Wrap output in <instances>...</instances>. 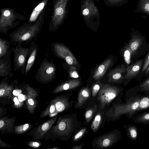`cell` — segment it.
Returning a JSON list of instances; mask_svg holds the SVG:
<instances>
[{
    "mask_svg": "<svg viewBox=\"0 0 149 149\" xmlns=\"http://www.w3.org/2000/svg\"><path fill=\"white\" fill-rule=\"evenodd\" d=\"M141 95L132 88L126 92L125 102H122L121 97H118L112 109V118L116 120L125 115L131 119L138 113Z\"/></svg>",
    "mask_w": 149,
    "mask_h": 149,
    "instance_id": "6da1fadb",
    "label": "cell"
},
{
    "mask_svg": "<svg viewBox=\"0 0 149 149\" xmlns=\"http://www.w3.org/2000/svg\"><path fill=\"white\" fill-rule=\"evenodd\" d=\"M123 89L108 84L103 85L99 91L98 98L100 101L99 109H104L113 100L117 97H121L123 94Z\"/></svg>",
    "mask_w": 149,
    "mask_h": 149,
    "instance_id": "7a4b0ae2",
    "label": "cell"
},
{
    "mask_svg": "<svg viewBox=\"0 0 149 149\" xmlns=\"http://www.w3.org/2000/svg\"><path fill=\"white\" fill-rule=\"evenodd\" d=\"M31 46L29 47H23L22 43H17V45L11 49L14 56V68L15 72L20 71L22 74L25 71L27 58L29 56Z\"/></svg>",
    "mask_w": 149,
    "mask_h": 149,
    "instance_id": "3957f363",
    "label": "cell"
},
{
    "mask_svg": "<svg viewBox=\"0 0 149 149\" xmlns=\"http://www.w3.org/2000/svg\"><path fill=\"white\" fill-rule=\"evenodd\" d=\"M56 68L52 60L44 58L38 69L35 77L39 81L47 83L52 81L56 76Z\"/></svg>",
    "mask_w": 149,
    "mask_h": 149,
    "instance_id": "277c9868",
    "label": "cell"
},
{
    "mask_svg": "<svg viewBox=\"0 0 149 149\" xmlns=\"http://www.w3.org/2000/svg\"><path fill=\"white\" fill-rule=\"evenodd\" d=\"M52 51L54 55L64 59L69 65L78 66V61L70 50L65 45L57 42L52 44Z\"/></svg>",
    "mask_w": 149,
    "mask_h": 149,
    "instance_id": "5b68a950",
    "label": "cell"
},
{
    "mask_svg": "<svg viewBox=\"0 0 149 149\" xmlns=\"http://www.w3.org/2000/svg\"><path fill=\"white\" fill-rule=\"evenodd\" d=\"M73 120L71 117L59 118L56 124L52 128L55 134L60 136H68L73 131Z\"/></svg>",
    "mask_w": 149,
    "mask_h": 149,
    "instance_id": "8992f818",
    "label": "cell"
},
{
    "mask_svg": "<svg viewBox=\"0 0 149 149\" xmlns=\"http://www.w3.org/2000/svg\"><path fill=\"white\" fill-rule=\"evenodd\" d=\"M121 132L118 129L102 135L95 141V144L98 148H105L111 146L118 142L121 137Z\"/></svg>",
    "mask_w": 149,
    "mask_h": 149,
    "instance_id": "52a82bcc",
    "label": "cell"
},
{
    "mask_svg": "<svg viewBox=\"0 0 149 149\" xmlns=\"http://www.w3.org/2000/svg\"><path fill=\"white\" fill-rule=\"evenodd\" d=\"M143 63V59H141L127 67L123 82V86H126L132 79L136 77L141 70Z\"/></svg>",
    "mask_w": 149,
    "mask_h": 149,
    "instance_id": "ba28073f",
    "label": "cell"
},
{
    "mask_svg": "<svg viewBox=\"0 0 149 149\" xmlns=\"http://www.w3.org/2000/svg\"><path fill=\"white\" fill-rule=\"evenodd\" d=\"M127 67L126 64H122L111 70L108 75V81L120 83L123 82Z\"/></svg>",
    "mask_w": 149,
    "mask_h": 149,
    "instance_id": "9c48e42d",
    "label": "cell"
},
{
    "mask_svg": "<svg viewBox=\"0 0 149 149\" xmlns=\"http://www.w3.org/2000/svg\"><path fill=\"white\" fill-rule=\"evenodd\" d=\"M144 42V37L140 34L132 33L131 38L127 45L130 50L133 56L136 55L141 48Z\"/></svg>",
    "mask_w": 149,
    "mask_h": 149,
    "instance_id": "30bf717a",
    "label": "cell"
},
{
    "mask_svg": "<svg viewBox=\"0 0 149 149\" xmlns=\"http://www.w3.org/2000/svg\"><path fill=\"white\" fill-rule=\"evenodd\" d=\"M11 52L0 58V76L13 77L10 55Z\"/></svg>",
    "mask_w": 149,
    "mask_h": 149,
    "instance_id": "8fae6325",
    "label": "cell"
},
{
    "mask_svg": "<svg viewBox=\"0 0 149 149\" xmlns=\"http://www.w3.org/2000/svg\"><path fill=\"white\" fill-rule=\"evenodd\" d=\"M112 64V60L111 58H109L105 61L95 70L93 75V78L95 80L101 79Z\"/></svg>",
    "mask_w": 149,
    "mask_h": 149,
    "instance_id": "7c38bea8",
    "label": "cell"
},
{
    "mask_svg": "<svg viewBox=\"0 0 149 149\" xmlns=\"http://www.w3.org/2000/svg\"><path fill=\"white\" fill-rule=\"evenodd\" d=\"M80 82L77 79L69 80L58 86L53 90V93L76 88L80 84Z\"/></svg>",
    "mask_w": 149,
    "mask_h": 149,
    "instance_id": "4fadbf2b",
    "label": "cell"
},
{
    "mask_svg": "<svg viewBox=\"0 0 149 149\" xmlns=\"http://www.w3.org/2000/svg\"><path fill=\"white\" fill-rule=\"evenodd\" d=\"M57 118V117H55L39 126L35 132V137L36 138H42L54 123Z\"/></svg>",
    "mask_w": 149,
    "mask_h": 149,
    "instance_id": "5bb4252c",
    "label": "cell"
},
{
    "mask_svg": "<svg viewBox=\"0 0 149 149\" xmlns=\"http://www.w3.org/2000/svg\"><path fill=\"white\" fill-rule=\"evenodd\" d=\"M31 48L29 55V57L26 64L25 73L26 74L33 66L35 60L37 51V46L34 42L31 44Z\"/></svg>",
    "mask_w": 149,
    "mask_h": 149,
    "instance_id": "9a60e30c",
    "label": "cell"
},
{
    "mask_svg": "<svg viewBox=\"0 0 149 149\" xmlns=\"http://www.w3.org/2000/svg\"><path fill=\"white\" fill-rule=\"evenodd\" d=\"M90 94V90L88 87L81 89L78 95L76 107H78L82 106L89 98Z\"/></svg>",
    "mask_w": 149,
    "mask_h": 149,
    "instance_id": "2e32d148",
    "label": "cell"
},
{
    "mask_svg": "<svg viewBox=\"0 0 149 149\" xmlns=\"http://www.w3.org/2000/svg\"><path fill=\"white\" fill-rule=\"evenodd\" d=\"M132 122L145 125H149V112L137 113L131 119Z\"/></svg>",
    "mask_w": 149,
    "mask_h": 149,
    "instance_id": "e0dca14e",
    "label": "cell"
},
{
    "mask_svg": "<svg viewBox=\"0 0 149 149\" xmlns=\"http://www.w3.org/2000/svg\"><path fill=\"white\" fill-rule=\"evenodd\" d=\"M8 77H6L2 80L0 84V96L1 97L5 96H10L11 92L13 89L12 85L9 84L7 80Z\"/></svg>",
    "mask_w": 149,
    "mask_h": 149,
    "instance_id": "ac0fdd59",
    "label": "cell"
},
{
    "mask_svg": "<svg viewBox=\"0 0 149 149\" xmlns=\"http://www.w3.org/2000/svg\"><path fill=\"white\" fill-rule=\"evenodd\" d=\"M53 101L55 103L56 109L58 112H62L65 111L69 107L68 101L65 97L57 98Z\"/></svg>",
    "mask_w": 149,
    "mask_h": 149,
    "instance_id": "d6986e66",
    "label": "cell"
},
{
    "mask_svg": "<svg viewBox=\"0 0 149 149\" xmlns=\"http://www.w3.org/2000/svg\"><path fill=\"white\" fill-rule=\"evenodd\" d=\"M123 127L126 129L128 138L133 141L136 140L138 136V131L136 125L132 124H127L124 125Z\"/></svg>",
    "mask_w": 149,
    "mask_h": 149,
    "instance_id": "ffe728a7",
    "label": "cell"
},
{
    "mask_svg": "<svg viewBox=\"0 0 149 149\" xmlns=\"http://www.w3.org/2000/svg\"><path fill=\"white\" fill-rule=\"evenodd\" d=\"M10 43L8 40L0 38V58L11 52Z\"/></svg>",
    "mask_w": 149,
    "mask_h": 149,
    "instance_id": "44dd1931",
    "label": "cell"
},
{
    "mask_svg": "<svg viewBox=\"0 0 149 149\" xmlns=\"http://www.w3.org/2000/svg\"><path fill=\"white\" fill-rule=\"evenodd\" d=\"M135 12L149 15V0H139Z\"/></svg>",
    "mask_w": 149,
    "mask_h": 149,
    "instance_id": "7402d4cb",
    "label": "cell"
},
{
    "mask_svg": "<svg viewBox=\"0 0 149 149\" xmlns=\"http://www.w3.org/2000/svg\"><path fill=\"white\" fill-rule=\"evenodd\" d=\"M137 92L149 93V78H148L136 86L132 88Z\"/></svg>",
    "mask_w": 149,
    "mask_h": 149,
    "instance_id": "603a6c76",
    "label": "cell"
},
{
    "mask_svg": "<svg viewBox=\"0 0 149 149\" xmlns=\"http://www.w3.org/2000/svg\"><path fill=\"white\" fill-rule=\"evenodd\" d=\"M149 109V93L141 95L138 113L143 110Z\"/></svg>",
    "mask_w": 149,
    "mask_h": 149,
    "instance_id": "cb8c5ba5",
    "label": "cell"
},
{
    "mask_svg": "<svg viewBox=\"0 0 149 149\" xmlns=\"http://www.w3.org/2000/svg\"><path fill=\"white\" fill-rule=\"evenodd\" d=\"M58 113L55 107V103L53 101L52 104L42 112L40 116L43 117L49 116L52 117L56 116Z\"/></svg>",
    "mask_w": 149,
    "mask_h": 149,
    "instance_id": "d4e9b609",
    "label": "cell"
},
{
    "mask_svg": "<svg viewBox=\"0 0 149 149\" xmlns=\"http://www.w3.org/2000/svg\"><path fill=\"white\" fill-rule=\"evenodd\" d=\"M14 119L4 118L0 120V130L1 131L6 130H9L13 126Z\"/></svg>",
    "mask_w": 149,
    "mask_h": 149,
    "instance_id": "484cf974",
    "label": "cell"
},
{
    "mask_svg": "<svg viewBox=\"0 0 149 149\" xmlns=\"http://www.w3.org/2000/svg\"><path fill=\"white\" fill-rule=\"evenodd\" d=\"M102 116L100 111H98L92 122L91 128L93 132H95L99 129L102 122Z\"/></svg>",
    "mask_w": 149,
    "mask_h": 149,
    "instance_id": "4316f807",
    "label": "cell"
},
{
    "mask_svg": "<svg viewBox=\"0 0 149 149\" xmlns=\"http://www.w3.org/2000/svg\"><path fill=\"white\" fill-rule=\"evenodd\" d=\"M122 50L124 59L128 66V65L131 62L132 59L133 57L132 53L127 44L124 46Z\"/></svg>",
    "mask_w": 149,
    "mask_h": 149,
    "instance_id": "83f0119b",
    "label": "cell"
},
{
    "mask_svg": "<svg viewBox=\"0 0 149 149\" xmlns=\"http://www.w3.org/2000/svg\"><path fill=\"white\" fill-rule=\"evenodd\" d=\"M44 3L43 2L40 3L34 9L32 12L30 18V21L33 22L34 21L41 11L44 7Z\"/></svg>",
    "mask_w": 149,
    "mask_h": 149,
    "instance_id": "f1b7e54d",
    "label": "cell"
},
{
    "mask_svg": "<svg viewBox=\"0 0 149 149\" xmlns=\"http://www.w3.org/2000/svg\"><path fill=\"white\" fill-rule=\"evenodd\" d=\"M97 108L96 106H94L86 111L85 117V120L87 122H88L91 120Z\"/></svg>",
    "mask_w": 149,
    "mask_h": 149,
    "instance_id": "f546056e",
    "label": "cell"
},
{
    "mask_svg": "<svg viewBox=\"0 0 149 149\" xmlns=\"http://www.w3.org/2000/svg\"><path fill=\"white\" fill-rule=\"evenodd\" d=\"M30 126L29 124L26 123L16 127L15 131L16 134H21L24 133L29 128Z\"/></svg>",
    "mask_w": 149,
    "mask_h": 149,
    "instance_id": "4dcf8cb0",
    "label": "cell"
},
{
    "mask_svg": "<svg viewBox=\"0 0 149 149\" xmlns=\"http://www.w3.org/2000/svg\"><path fill=\"white\" fill-rule=\"evenodd\" d=\"M101 84L100 82H98L95 84L92 87V95L93 97L96 96L100 91L101 87Z\"/></svg>",
    "mask_w": 149,
    "mask_h": 149,
    "instance_id": "1f68e13d",
    "label": "cell"
},
{
    "mask_svg": "<svg viewBox=\"0 0 149 149\" xmlns=\"http://www.w3.org/2000/svg\"><path fill=\"white\" fill-rule=\"evenodd\" d=\"M27 104L29 111L33 112L36 105L35 100L33 98H30L27 100Z\"/></svg>",
    "mask_w": 149,
    "mask_h": 149,
    "instance_id": "d6a6232c",
    "label": "cell"
},
{
    "mask_svg": "<svg viewBox=\"0 0 149 149\" xmlns=\"http://www.w3.org/2000/svg\"><path fill=\"white\" fill-rule=\"evenodd\" d=\"M25 88L26 91L28 94H29L30 96H31V97H35L37 96V93L36 91L29 85H26Z\"/></svg>",
    "mask_w": 149,
    "mask_h": 149,
    "instance_id": "836d02e7",
    "label": "cell"
},
{
    "mask_svg": "<svg viewBox=\"0 0 149 149\" xmlns=\"http://www.w3.org/2000/svg\"><path fill=\"white\" fill-rule=\"evenodd\" d=\"M86 128H84L79 130L74 136L73 140L77 141L82 138L86 130Z\"/></svg>",
    "mask_w": 149,
    "mask_h": 149,
    "instance_id": "e575fe53",
    "label": "cell"
},
{
    "mask_svg": "<svg viewBox=\"0 0 149 149\" xmlns=\"http://www.w3.org/2000/svg\"><path fill=\"white\" fill-rule=\"evenodd\" d=\"M70 76L72 78H77L79 77V75L77 72L76 68L75 66H71L69 70Z\"/></svg>",
    "mask_w": 149,
    "mask_h": 149,
    "instance_id": "d590c367",
    "label": "cell"
},
{
    "mask_svg": "<svg viewBox=\"0 0 149 149\" xmlns=\"http://www.w3.org/2000/svg\"><path fill=\"white\" fill-rule=\"evenodd\" d=\"M149 65V52L148 53L143 62L141 70V73H143Z\"/></svg>",
    "mask_w": 149,
    "mask_h": 149,
    "instance_id": "8d00e7d4",
    "label": "cell"
},
{
    "mask_svg": "<svg viewBox=\"0 0 149 149\" xmlns=\"http://www.w3.org/2000/svg\"><path fill=\"white\" fill-rule=\"evenodd\" d=\"M13 101L14 102V104L16 107H19L22 105L21 104L22 102L18 100L17 97H15L13 99Z\"/></svg>",
    "mask_w": 149,
    "mask_h": 149,
    "instance_id": "74e56055",
    "label": "cell"
},
{
    "mask_svg": "<svg viewBox=\"0 0 149 149\" xmlns=\"http://www.w3.org/2000/svg\"><path fill=\"white\" fill-rule=\"evenodd\" d=\"M63 9L60 7L57 8L56 9V13L58 15H61L63 13Z\"/></svg>",
    "mask_w": 149,
    "mask_h": 149,
    "instance_id": "f35d334b",
    "label": "cell"
},
{
    "mask_svg": "<svg viewBox=\"0 0 149 149\" xmlns=\"http://www.w3.org/2000/svg\"><path fill=\"white\" fill-rule=\"evenodd\" d=\"M22 92V91L20 89H15L13 91V94L15 96H18Z\"/></svg>",
    "mask_w": 149,
    "mask_h": 149,
    "instance_id": "ab89813d",
    "label": "cell"
},
{
    "mask_svg": "<svg viewBox=\"0 0 149 149\" xmlns=\"http://www.w3.org/2000/svg\"><path fill=\"white\" fill-rule=\"evenodd\" d=\"M19 100L21 102L25 100L26 99V97L22 94H20L18 96Z\"/></svg>",
    "mask_w": 149,
    "mask_h": 149,
    "instance_id": "60d3db41",
    "label": "cell"
},
{
    "mask_svg": "<svg viewBox=\"0 0 149 149\" xmlns=\"http://www.w3.org/2000/svg\"><path fill=\"white\" fill-rule=\"evenodd\" d=\"M30 146L33 147H38L39 146L40 144L38 142H34L30 144Z\"/></svg>",
    "mask_w": 149,
    "mask_h": 149,
    "instance_id": "b9f144b4",
    "label": "cell"
},
{
    "mask_svg": "<svg viewBox=\"0 0 149 149\" xmlns=\"http://www.w3.org/2000/svg\"><path fill=\"white\" fill-rule=\"evenodd\" d=\"M83 144H82L79 145L77 146H72V148L71 149H81L83 146Z\"/></svg>",
    "mask_w": 149,
    "mask_h": 149,
    "instance_id": "7bdbcfd3",
    "label": "cell"
},
{
    "mask_svg": "<svg viewBox=\"0 0 149 149\" xmlns=\"http://www.w3.org/2000/svg\"><path fill=\"white\" fill-rule=\"evenodd\" d=\"M144 72V76H147L149 75V65Z\"/></svg>",
    "mask_w": 149,
    "mask_h": 149,
    "instance_id": "ee69618b",
    "label": "cell"
},
{
    "mask_svg": "<svg viewBox=\"0 0 149 149\" xmlns=\"http://www.w3.org/2000/svg\"><path fill=\"white\" fill-rule=\"evenodd\" d=\"M89 13V10L87 8L85 9H84L82 12L83 14L84 15H86Z\"/></svg>",
    "mask_w": 149,
    "mask_h": 149,
    "instance_id": "f6af8a7d",
    "label": "cell"
},
{
    "mask_svg": "<svg viewBox=\"0 0 149 149\" xmlns=\"http://www.w3.org/2000/svg\"><path fill=\"white\" fill-rule=\"evenodd\" d=\"M10 14V12L8 10H6L3 13L4 15L5 16H8Z\"/></svg>",
    "mask_w": 149,
    "mask_h": 149,
    "instance_id": "bcb514c9",
    "label": "cell"
},
{
    "mask_svg": "<svg viewBox=\"0 0 149 149\" xmlns=\"http://www.w3.org/2000/svg\"></svg>",
    "mask_w": 149,
    "mask_h": 149,
    "instance_id": "7dc6e473",
    "label": "cell"
}]
</instances>
